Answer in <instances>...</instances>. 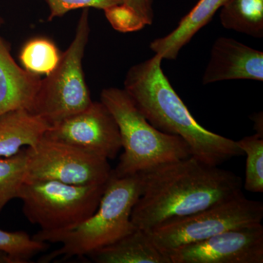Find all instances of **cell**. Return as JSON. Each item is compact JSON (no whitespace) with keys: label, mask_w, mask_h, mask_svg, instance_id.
<instances>
[{"label":"cell","mask_w":263,"mask_h":263,"mask_svg":"<svg viewBox=\"0 0 263 263\" xmlns=\"http://www.w3.org/2000/svg\"><path fill=\"white\" fill-rule=\"evenodd\" d=\"M219 167L190 156L141 173L142 192L133 207L132 222L150 231L242 193L240 176Z\"/></svg>","instance_id":"cell-1"},{"label":"cell","mask_w":263,"mask_h":263,"mask_svg":"<svg viewBox=\"0 0 263 263\" xmlns=\"http://www.w3.org/2000/svg\"><path fill=\"white\" fill-rule=\"evenodd\" d=\"M162 60L155 54L131 67L124 79V89L147 121L162 133L181 137L191 155L209 165L219 166L245 155L236 141L197 122L164 75Z\"/></svg>","instance_id":"cell-2"},{"label":"cell","mask_w":263,"mask_h":263,"mask_svg":"<svg viewBox=\"0 0 263 263\" xmlns=\"http://www.w3.org/2000/svg\"><path fill=\"white\" fill-rule=\"evenodd\" d=\"M141 173L117 177L112 173L96 212L79 226L56 231L40 230L32 236L45 243H61L60 248L43 256L39 262L84 257L121 239L136 227L131 220L133 207L142 192Z\"/></svg>","instance_id":"cell-3"},{"label":"cell","mask_w":263,"mask_h":263,"mask_svg":"<svg viewBox=\"0 0 263 263\" xmlns=\"http://www.w3.org/2000/svg\"><path fill=\"white\" fill-rule=\"evenodd\" d=\"M100 101L114 116L120 132L124 152L112 171L117 177L140 174L192 156L181 137L166 134L152 126L124 89H104Z\"/></svg>","instance_id":"cell-4"},{"label":"cell","mask_w":263,"mask_h":263,"mask_svg":"<svg viewBox=\"0 0 263 263\" xmlns=\"http://www.w3.org/2000/svg\"><path fill=\"white\" fill-rule=\"evenodd\" d=\"M90 34L89 9L81 13L73 40L51 73L41 80L29 112L51 127L79 113L91 103L83 60Z\"/></svg>","instance_id":"cell-5"},{"label":"cell","mask_w":263,"mask_h":263,"mask_svg":"<svg viewBox=\"0 0 263 263\" xmlns=\"http://www.w3.org/2000/svg\"><path fill=\"white\" fill-rule=\"evenodd\" d=\"M106 183L78 186L51 180L25 181L17 198L23 202L27 220L41 230H66L96 212Z\"/></svg>","instance_id":"cell-6"},{"label":"cell","mask_w":263,"mask_h":263,"mask_svg":"<svg viewBox=\"0 0 263 263\" xmlns=\"http://www.w3.org/2000/svg\"><path fill=\"white\" fill-rule=\"evenodd\" d=\"M263 204L249 200L243 192L216 205L167 221L149 232L157 247L164 253L182 246L208 239L227 230L261 223Z\"/></svg>","instance_id":"cell-7"},{"label":"cell","mask_w":263,"mask_h":263,"mask_svg":"<svg viewBox=\"0 0 263 263\" xmlns=\"http://www.w3.org/2000/svg\"><path fill=\"white\" fill-rule=\"evenodd\" d=\"M26 150V181L51 180L78 186L103 184L113 171L107 159L46 137Z\"/></svg>","instance_id":"cell-8"},{"label":"cell","mask_w":263,"mask_h":263,"mask_svg":"<svg viewBox=\"0 0 263 263\" xmlns=\"http://www.w3.org/2000/svg\"><path fill=\"white\" fill-rule=\"evenodd\" d=\"M44 137L108 160L115 159L122 149L117 123L101 101H92L84 110L52 126Z\"/></svg>","instance_id":"cell-9"},{"label":"cell","mask_w":263,"mask_h":263,"mask_svg":"<svg viewBox=\"0 0 263 263\" xmlns=\"http://www.w3.org/2000/svg\"><path fill=\"white\" fill-rule=\"evenodd\" d=\"M171 263H262L261 223L227 230L168 252Z\"/></svg>","instance_id":"cell-10"},{"label":"cell","mask_w":263,"mask_h":263,"mask_svg":"<svg viewBox=\"0 0 263 263\" xmlns=\"http://www.w3.org/2000/svg\"><path fill=\"white\" fill-rule=\"evenodd\" d=\"M230 80L262 82L263 53L233 38L220 37L213 44L202 83L206 85Z\"/></svg>","instance_id":"cell-11"},{"label":"cell","mask_w":263,"mask_h":263,"mask_svg":"<svg viewBox=\"0 0 263 263\" xmlns=\"http://www.w3.org/2000/svg\"><path fill=\"white\" fill-rule=\"evenodd\" d=\"M3 20L0 18V27ZM42 79L20 67L0 35V117L18 110H30Z\"/></svg>","instance_id":"cell-12"},{"label":"cell","mask_w":263,"mask_h":263,"mask_svg":"<svg viewBox=\"0 0 263 263\" xmlns=\"http://www.w3.org/2000/svg\"><path fill=\"white\" fill-rule=\"evenodd\" d=\"M88 257L97 263H171L168 254L157 247L149 232L138 228Z\"/></svg>","instance_id":"cell-13"},{"label":"cell","mask_w":263,"mask_h":263,"mask_svg":"<svg viewBox=\"0 0 263 263\" xmlns=\"http://www.w3.org/2000/svg\"><path fill=\"white\" fill-rule=\"evenodd\" d=\"M226 0H199L196 5L181 18L177 27L164 37L150 43V49L162 60H176L180 51L195 34L212 20Z\"/></svg>","instance_id":"cell-14"},{"label":"cell","mask_w":263,"mask_h":263,"mask_svg":"<svg viewBox=\"0 0 263 263\" xmlns=\"http://www.w3.org/2000/svg\"><path fill=\"white\" fill-rule=\"evenodd\" d=\"M51 126L26 109L11 110L0 117V157L15 155L24 146L32 147Z\"/></svg>","instance_id":"cell-15"},{"label":"cell","mask_w":263,"mask_h":263,"mask_svg":"<svg viewBox=\"0 0 263 263\" xmlns=\"http://www.w3.org/2000/svg\"><path fill=\"white\" fill-rule=\"evenodd\" d=\"M220 9L224 28L263 37V0H226Z\"/></svg>","instance_id":"cell-16"},{"label":"cell","mask_w":263,"mask_h":263,"mask_svg":"<svg viewBox=\"0 0 263 263\" xmlns=\"http://www.w3.org/2000/svg\"><path fill=\"white\" fill-rule=\"evenodd\" d=\"M61 54L49 39L36 37L24 44L19 58L26 70L38 76H48L56 68Z\"/></svg>","instance_id":"cell-17"},{"label":"cell","mask_w":263,"mask_h":263,"mask_svg":"<svg viewBox=\"0 0 263 263\" xmlns=\"http://www.w3.org/2000/svg\"><path fill=\"white\" fill-rule=\"evenodd\" d=\"M27 160L26 148L10 157H0V213L10 200L18 197L27 179Z\"/></svg>","instance_id":"cell-18"},{"label":"cell","mask_w":263,"mask_h":263,"mask_svg":"<svg viewBox=\"0 0 263 263\" xmlns=\"http://www.w3.org/2000/svg\"><path fill=\"white\" fill-rule=\"evenodd\" d=\"M247 156L243 187L254 193L263 192V137L258 134L247 136L236 141Z\"/></svg>","instance_id":"cell-19"},{"label":"cell","mask_w":263,"mask_h":263,"mask_svg":"<svg viewBox=\"0 0 263 263\" xmlns=\"http://www.w3.org/2000/svg\"><path fill=\"white\" fill-rule=\"evenodd\" d=\"M48 247L47 243L33 239L26 232L0 229V250L9 254L16 263L28 262Z\"/></svg>","instance_id":"cell-20"},{"label":"cell","mask_w":263,"mask_h":263,"mask_svg":"<svg viewBox=\"0 0 263 263\" xmlns=\"http://www.w3.org/2000/svg\"><path fill=\"white\" fill-rule=\"evenodd\" d=\"M49 9L48 20L63 16L76 9L98 8L105 10L110 7L124 3V0H45Z\"/></svg>","instance_id":"cell-21"},{"label":"cell","mask_w":263,"mask_h":263,"mask_svg":"<svg viewBox=\"0 0 263 263\" xmlns=\"http://www.w3.org/2000/svg\"><path fill=\"white\" fill-rule=\"evenodd\" d=\"M103 11L109 23L118 32H134L145 27L134 12L124 3L110 7Z\"/></svg>","instance_id":"cell-22"},{"label":"cell","mask_w":263,"mask_h":263,"mask_svg":"<svg viewBox=\"0 0 263 263\" xmlns=\"http://www.w3.org/2000/svg\"><path fill=\"white\" fill-rule=\"evenodd\" d=\"M154 0H124V4L130 8L143 25L146 27L153 23Z\"/></svg>","instance_id":"cell-23"},{"label":"cell","mask_w":263,"mask_h":263,"mask_svg":"<svg viewBox=\"0 0 263 263\" xmlns=\"http://www.w3.org/2000/svg\"><path fill=\"white\" fill-rule=\"evenodd\" d=\"M251 120L254 123V129L256 134L263 137V115L262 112L252 114L250 117Z\"/></svg>","instance_id":"cell-24"},{"label":"cell","mask_w":263,"mask_h":263,"mask_svg":"<svg viewBox=\"0 0 263 263\" xmlns=\"http://www.w3.org/2000/svg\"><path fill=\"white\" fill-rule=\"evenodd\" d=\"M0 263H16L14 259L9 254L0 250Z\"/></svg>","instance_id":"cell-25"}]
</instances>
